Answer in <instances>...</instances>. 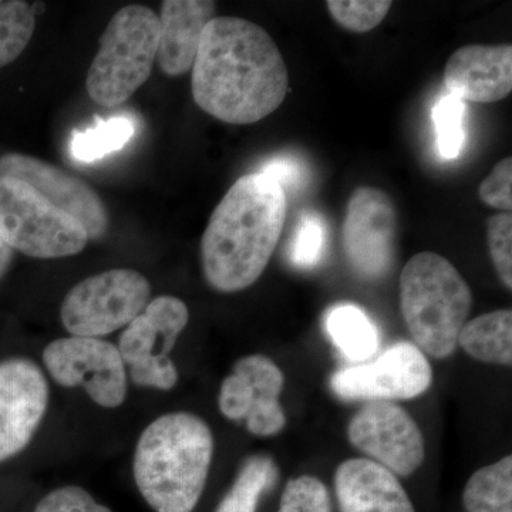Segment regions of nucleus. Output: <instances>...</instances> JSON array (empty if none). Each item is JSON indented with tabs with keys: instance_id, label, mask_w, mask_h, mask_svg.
Returning a JSON list of instances; mask_svg holds the SVG:
<instances>
[{
	"instance_id": "nucleus-4",
	"label": "nucleus",
	"mask_w": 512,
	"mask_h": 512,
	"mask_svg": "<svg viewBox=\"0 0 512 512\" xmlns=\"http://www.w3.org/2000/svg\"><path fill=\"white\" fill-rule=\"evenodd\" d=\"M400 306L414 345L434 359H447L473 309V292L448 259L434 252L410 258L400 275Z\"/></svg>"
},
{
	"instance_id": "nucleus-20",
	"label": "nucleus",
	"mask_w": 512,
	"mask_h": 512,
	"mask_svg": "<svg viewBox=\"0 0 512 512\" xmlns=\"http://www.w3.org/2000/svg\"><path fill=\"white\" fill-rule=\"evenodd\" d=\"M326 332L350 362H363L377 352L379 333L362 309L350 303L335 306L326 315Z\"/></svg>"
},
{
	"instance_id": "nucleus-15",
	"label": "nucleus",
	"mask_w": 512,
	"mask_h": 512,
	"mask_svg": "<svg viewBox=\"0 0 512 512\" xmlns=\"http://www.w3.org/2000/svg\"><path fill=\"white\" fill-rule=\"evenodd\" d=\"M0 177L16 178L30 185L50 204L79 221L89 239L106 234L109 215L99 194L62 168L25 154L9 153L0 157Z\"/></svg>"
},
{
	"instance_id": "nucleus-27",
	"label": "nucleus",
	"mask_w": 512,
	"mask_h": 512,
	"mask_svg": "<svg viewBox=\"0 0 512 512\" xmlns=\"http://www.w3.org/2000/svg\"><path fill=\"white\" fill-rule=\"evenodd\" d=\"M326 227L316 212L303 215L289 247V259L298 268H313L325 254Z\"/></svg>"
},
{
	"instance_id": "nucleus-17",
	"label": "nucleus",
	"mask_w": 512,
	"mask_h": 512,
	"mask_svg": "<svg viewBox=\"0 0 512 512\" xmlns=\"http://www.w3.org/2000/svg\"><path fill=\"white\" fill-rule=\"evenodd\" d=\"M335 493L339 512H416L399 478L369 458L336 468Z\"/></svg>"
},
{
	"instance_id": "nucleus-16",
	"label": "nucleus",
	"mask_w": 512,
	"mask_h": 512,
	"mask_svg": "<svg viewBox=\"0 0 512 512\" xmlns=\"http://www.w3.org/2000/svg\"><path fill=\"white\" fill-rule=\"evenodd\" d=\"M448 94L471 103H495L512 92V46L468 45L444 69Z\"/></svg>"
},
{
	"instance_id": "nucleus-24",
	"label": "nucleus",
	"mask_w": 512,
	"mask_h": 512,
	"mask_svg": "<svg viewBox=\"0 0 512 512\" xmlns=\"http://www.w3.org/2000/svg\"><path fill=\"white\" fill-rule=\"evenodd\" d=\"M35 29L36 15L28 2H0V69L25 52Z\"/></svg>"
},
{
	"instance_id": "nucleus-8",
	"label": "nucleus",
	"mask_w": 512,
	"mask_h": 512,
	"mask_svg": "<svg viewBox=\"0 0 512 512\" xmlns=\"http://www.w3.org/2000/svg\"><path fill=\"white\" fill-rule=\"evenodd\" d=\"M188 320L187 305L175 296H158L148 302L126 326L117 345L131 382L164 392L177 386L180 376L170 353Z\"/></svg>"
},
{
	"instance_id": "nucleus-30",
	"label": "nucleus",
	"mask_w": 512,
	"mask_h": 512,
	"mask_svg": "<svg viewBox=\"0 0 512 512\" xmlns=\"http://www.w3.org/2000/svg\"><path fill=\"white\" fill-rule=\"evenodd\" d=\"M35 512H111L106 505L97 503L92 494L77 485L56 488L45 495Z\"/></svg>"
},
{
	"instance_id": "nucleus-13",
	"label": "nucleus",
	"mask_w": 512,
	"mask_h": 512,
	"mask_svg": "<svg viewBox=\"0 0 512 512\" xmlns=\"http://www.w3.org/2000/svg\"><path fill=\"white\" fill-rule=\"evenodd\" d=\"M397 218L392 198L372 187L350 195L343 222V247L350 265L366 278H380L394 259Z\"/></svg>"
},
{
	"instance_id": "nucleus-22",
	"label": "nucleus",
	"mask_w": 512,
	"mask_h": 512,
	"mask_svg": "<svg viewBox=\"0 0 512 512\" xmlns=\"http://www.w3.org/2000/svg\"><path fill=\"white\" fill-rule=\"evenodd\" d=\"M467 512H512V456L477 470L463 491Z\"/></svg>"
},
{
	"instance_id": "nucleus-12",
	"label": "nucleus",
	"mask_w": 512,
	"mask_h": 512,
	"mask_svg": "<svg viewBox=\"0 0 512 512\" xmlns=\"http://www.w3.org/2000/svg\"><path fill=\"white\" fill-rule=\"evenodd\" d=\"M284 384V373L271 357H242L221 383L218 407L228 420L245 421L254 436H276L288 421L279 400Z\"/></svg>"
},
{
	"instance_id": "nucleus-1",
	"label": "nucleus",
	"mask_w": 512,
	"mask_h": 512,
	"mask_svg": "<svg viewBox=\"0 0 512 512\" xmlns=\"http://www.w3.org/2000/svg\"><path fill=\"white\" fill-rule=\"evenodd\" d=\"M191 89L202 111L244 126L264 120L284 103L288 67L264 28L222 16L212 19L202 33Z\"/></svg>"
},
{
	"instance_id": "nucleus-9",
	"label": "nucleus",
	"mask_w": 512,
	"mask_h": 512,
	"mask_svg": "<svg viewBox=\"0 0 512 512\" xmlns=\"http://www.w3.org/2000/svg\"><path fill=\"white\" fill-rule=\"evenodd\" d=\"M43 365L63 387H83L106 409L121 406L127 396V369L119 349L104 339L60 338L43 350Z\"/></svg>"
},
{
	"instance_id": "nucleus-5",
	"label": "nucleus",
	"mask_w": 512,
	"mask_h": 512,
	"mask_svg": "<svg viewBox=\"0 0 512 512\" xmlns=\"http://www.w3.org/2000/svg\"><path fill=\"white\" fill-rule=\"evenodd\" d=\"M160 19L146 6L120 9L100 37V50L87 74L86 87L103 107L126 103L147 82L157 59Z\"/></svg>"
},
{
	"instance_id": "nucleus-7",
	"label": "nucleus",
	"mask_w": 512,
	"mask_h": 512,
	"mask_svg": "<svg viewBox=\"0 0 512 512\" xmlns=\"http://www.w3.org/2000/svg\"><path fill=\"white\" fill-rule=\"evenodd\" d=\"M150 296L146 276L134 269H110L73 286L63 299L60 319L72 336L101 339L130 325Z\"/></svg>"
},
{
	"instance_id": "nucleus-33",
	"label": "nucleus",
	"mask_w": 512,
	"mask_h": 512,
	"mask_svg": "<svg viewBox=\"0 0 512 512\" xmlns=\"http://www.w3.org/2000/svg\"><path fill=\"white\" fill-rule=\"evenodd\" d=\"M13 248L10 247L3 235L0 234V279L3 278L12 266L13 262Z\"/></svg>"
},
{
	"instance_id": "nucleus-11",
	"label": "nucleus",
	"mask_w": 512,
	"mask_h": 512,
	"mask_svg": "<svg viewBox=\"0 0 512 512\" xmlns=\"http://www.w3.org/2000/svg\"><path fill=\"white\" fill-rule=\"evenodd\" d=\"M348 440L396 477H410L426 460V441L416 421L394 402H367L348 424Z\"/></svg>"
},
{
	"instance_id": "nucleus-26",
	"label": "nucleus",
	"mask_w": 512,
	"mask_h": 512,
	"mask_svg": "<svg viewBox=\"0 0 512 512\" xmlns=\"http://www.w3.org/2000/svg\"><path fill=\"white\" fill-rule=\"evenodd\" d=\"M330 16L343 29L367 33L377 28L392 9L390 0H329Z\"/></svg>"
},
{
	"instance_id": "nucleus-29",
	"label": "nucleus",
	"mask_w": 512,
	"mask_h": 512,
	"mask_svg": "<svg viewBox=\"0 0 512 512\" xmlns=\"http://www.w3.org/2000/svg\"><path fill=\"white\" fill-rule=\"evenodd\" d=\"M487 241L498 278L512 289V214L500 212L487 221Z\"/></svg>"
},
{
	"instance_id": "nucleus-2",
	"label": "nucleus",
	"mask_w": 512,
	"mask_h": 512,
	"mask_svg": "<svg viewBox=\"0 0 512 512\" xmlns=\"http://www.w3.org/2000/svg\"><path fill=\"white\" fill-rule=\"evenodd\" d=\"M288 210L281 185L261 173L239 178L212 212L201 262L215 291H244L261 278L281 238Z\"/></svg>"
},
{
	"instance_id": "nucleus-18",
	"label": "nucleus",
	"mask_w": 512,
	"mask_h": 512,
	"mask_svg": "<svg viewBox=\"0 0 512 512\" xmlns=\"http://www.w3.org/2000/svg\"><path fill=\"white\" fill-rule=\"evenodd\" d=\"M210 0H165L161 6L157 60L168 76L190 72L197 57L201 36L215 18Z\"/></svg>"
},
{
	"instance_id": "nucleus-6",
	"label": "nucleus",
	"mask_w": 512,
	"mask_h": 512,
	"mask_svg": "<svg viewBox=\"0 0 512 512\" xmlns=\"http://www.w3.org/2000/svg\"><path fill=\"white\" fill-rule=\"evenodd\" d=\"M0 234L13 251L37 259L77 255L89 242L79 221L9 177H0Z\"/></svg>"
},
{
	"instance_id": "nucleus-28",
	"label": "nucleus",
	"mask_w": 512,
	"mask_h": 512,
	"mask_svg": "<svg viewBox=\"0 0 512 512\" xmlns=\"http://www.w3.org/2000/svg\"><path fill=\"white\" fill-rule=\"evenodd\" d=\"M278 512H332L328 487L318 477L292 478L282 493Z\"/></svg>"
},
{
	"instance_id": "nucleus-10",
	"label": "nucleus",
	"mask_w": 512,
	"mask_h": 512,
	"mask_svg": "<svg viewBox=\"0 0 512 512\" xmlns=\"http://www.w3.org/2000/svg\"><path fill=\"white\" fill-rule=\"evenodd\" d=\"M433 369L416 345L399 342L375 362L346 367L330 379V387L345 402L412 400L430 389Z\"/></svg>"
},
{
	"instance_id": "nucleus-23",
	"label": "nucleus",
	"mask_w": 512,
	"mask_h": 512,
	"mask_svg": "<svg viewBox=\"0 0 512 512\" xmlns=\"http://www.w3.org/2000/svg\"><path fill=\"white\" fill-rule=\"evenodd\" d=\"M136 133V124L127 116L97 120L94 126L74 131L70 153L74 160L90 164L121 150Z\"/></svg>"
},
{
	"instance_id": "nucleus-3",
	"label": "nucleus",
	"mask_w": 512,
	"mask_h": 512,
	"mask_svg": "<svg viewBox=\"0 0 512 512\" xmlns=\"http://www.w3.org/2000/svg\"><path fill=\"white\" fill-rule=\"evenodd\" d=\"M214 457L211 427L200 416L175 412L141 433L134 453L138 491L156 512H192L200 503Z\"/></svg>"
},
{
	"instance_id": "nucleus-32",
	"label": "nucleus",
	"mask_w": 512,
	"mask_h": 512,
	"mask_svg": "<svg viewBox=\"0 0 512 512\" xmlns=\"http://www.w3.org/2000/svg\"><path fill=\"white\" fill-rule=\"evenodd\" d=\"M259 173L272 178L286 192L289 187H296L302 183L303 168L295 158L279 156L266 161Z\"/></svg>"
},
{
	"instance_id": "nucleus-19",
	"label": "nucleus",
	"mask_w": 512,
	"mask_h": 512,
	"mask_svg": "<svg viewBox=\"0 0 512 512\" xmlns=\"http://www.w3.org/2000/svg\"><path fill=\"white\" fill-rule=\"evenodd\" d=\"M458 348L487 365H512V311L500 309L467 320L458 336Z\"/></svg>"
},
{
	"instance_id": "nucleus-14",
	"label": "nucleus",
	"mask_w": 512,
	"mask_h": 512,
	"mask_svg": "<svg viewBox=\"0 0 512 512\" xmlns=\"http://www.w3.org/2000/svg\"><path fill=\"white\" fill-rule=\"evenodd\" d=\"M49 394L45 373L33 360L0 362V463L29 446L45 419Z\"/></svg>"
},
{
	"instance_id": "nucleus-21",
	"label": "nucleus",
	"mask_w": 512,
	"mask_h": 512,
	"mask_svg": "<svg viewBox=\"0 0 512 512\" xmlns=\"http://www.w3.org/2000/svg\"><path fill=\"white\" fill-rule=\"evenodd\" d=\"M278 480L274 458L266 454L249 456L215 512H256L262 495L274 490Z\"/></svg>"
},
{
	"instance_id": "nucleus-25",
	"label": "nucleus",
	"mask_w": 512,
	"mask_h": 512,
	"mask_svg": "<svg viewBox=\"0 0 512 512\" xmlns=\"http://www.w3.org/2000/svg\"><path fill=\"white\" fill-rule=\"evenodd\" d=\"M464 113L466 106L457 97L446 94L437 100L433 109L437 147L447 160L457 158L464 144Z\"/></svg>"
},
{
	"instance_id": "nucleus-31",
	"label": "nucleus",
	"mask_w": 512,
	"mask_h": 512,
	"mask_svg": "<svg viewBox=\"0 0 512 512\" xmlns=\"http://www.w3.org/2000/svg\"><path fill=\"white\" fill-rule=\"evenodd\" d=\"M480 197L488 207L503 212L512 210V158L494 165L493 171L480 185Z\"/></svg>"
}]
</instances>
